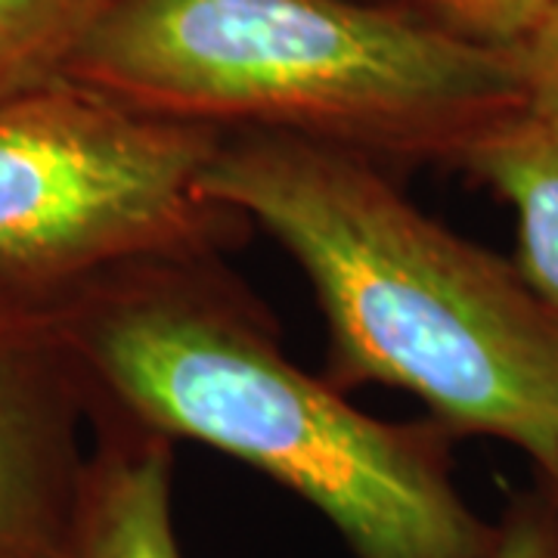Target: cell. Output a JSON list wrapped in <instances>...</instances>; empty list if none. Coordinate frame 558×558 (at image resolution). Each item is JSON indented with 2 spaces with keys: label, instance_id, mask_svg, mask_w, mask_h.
<instances>
[{
  "label": "cell",
  "instance_id": "cell-4",
  "mask_svg": "<svg viewBox=\"0 0 558 558\" xmlns=\"http://www.w3.org/2000/svg\"><path fill=\"white\" fill-rule=\"evenodd\" d=\"M220 131L134 112L62 78L0 102V282L53 295L121 264L240 248L205 196Z\"/></svg>",
  "mask_w": 558,
  "mask_h": 558
},
{
  "label": "cell",
  "instance_id": "cell-11",
  "mask_svg": "<svg viewBox=\"0 0 558 558\" xmlns=\"http://www.w3.org/2000/svg\"><path fill=\"white\" fill-rule=\"evenodd\" d=\"M527 106L558 116V0H546L534 32L515 50Z\"/></svg>",
  "mask_w": 558,
  "mask_h": 558
},
{
  "label": "cell",
  "instance_id": "cell-12",
  "mask_svg": "<svg viewBox=\"0 0 558 558\" xmlns=\"http://www.w3.org/2000/svg\"><path fill=\"white\" fill-rule=\"evenodd\" d=\"M537 484H539V490L553 499V506L558 509V462L553 465V469H546V472H537Z\"/></svg>",
  "mask_w": 558,
  "mask_h": 558
},
{
  "label": "cell",
  "instance_id": "cell-3",
  "mask_svg": "<svg viewBox=\"0 0 558 558\" xmlns=\"http://www.w3.org/2000/svg\"><path fill=\"white\" fill-rule=\"evenodd\" d=\"M65 78L220 134H286L388 171L453 168L527 106L515 50L407 0H112Z\"/></svg>",
  "mask_w": 558,
  "mask_h": 558
},
{
  "label": "cell",
  "instance_id": "cell-10",
  "mask_svg": "<svg viewBox=\"0 0 558 558\" xmlns=\"http://www.w3.org/2000/svg\"><path fill=\"white\" fill-rule=\"evenodd\" d=\"M497 527L494 558H558V509L539 484L512 497Z\"/></svg>",
  "mask_w": 558,
  "mask_h": 558
},
{
  "label": "cell",
  "instance_id": "cell-2",
  "mask_svg": "<svg viewBox=\"0 0 558 558\" xmlns=\"http://www.w3.org/2000/svg\"><path fill=\"white\" fill-rule=\"evenodd\" d=\"M202 190L299 264L341 391H407L453 438L556 465L558 323L515 260L425 215L379 161L311 140L223 134Z\"/></svg>",
  "mask_w": 558,
  "mask_h": 558
},
{
  "label": "cell",
  "instance_id": "cell-9",
  "mask_svg": "<svg viewBox=\"0 0 558 558\" xmlns=\"http://www.w3.org/2000/svg\"><path fill=\"white\" fill-rule=\"evenodd\" d=\"M462 38L519 50L534 32L546 0H407Z\"/></svg>",
  "mask_w": 558,
  "mask_h": 558
},
{
  "label": "cell",
  "instance_id": "cell-7",
  "mask_svg": "<svg viewBox=\"0 0 558 558\" xmlns=\"http://www.w3.org/2000/svg\"><path fill=\"white\" fill-rule=\"evenodd\" d=\"M512 208L515 267L558 323V116L521 106L453 165Z\"/></svg>",
  "mask_w": 558,
  "mask_h": 558
},
{
  "label": "cell",
  "instance_id": "cell-8",
  "mask_svg": "<svg viewBox=\"0 0 558 558\" xmlns=\"http://www.w3.org/2000/svg\"><path fill=\"white\" fill-rule=\"evenodd\" d=\"M112 0H0V102L65 78Z\"/></svg>",
  "mask_w": 558,
  "mask_h": 558
},
{
  "label": "cell",
  "instance_id": "cell-5",
  "mask_svg": "<svg viewBox=\"0 0 558 558\" xmlns=\"http://www.w3.org/2000/svg\"><path fill=\"white\" fill-rule=\"evenodd\" d=\"M90 395L44 295L0 282V558H65Z\"/></svg>",
  "mask_w": 558,
  "mask_h": 558
},
{
  "label": "cell",
  "instance_id": "cell-1",
  "mask_svg": "<svg viewBox=\"0 0 558 558\" xmlns=\"http://www.w3.org/2000/svg\"><path fill=\"white\" fill-rule=\"evenodd\" d=\"M44 299L90 416L258 469L317 509L354 558H494L499 527L459 490L457 438L428 416H369L301 369L220 252L131 260Z\"/></svg>",
  "mask_w": 558,
  "mask_h": 558
},
{
  "label": "cell",
  "instance_id": "cell-6",
  "mask_svg": "<svg viewBox=\"0 0 558 558\" xmlns=\"http://www.w3.org/2000/svg\"><path fill=\"white\" fill-rule=\"evenodd\" d=\"M65 558H186L174 519V440L90 416V450Z\"/></svg>",
  "mask_w": 558,
  "mask_h": 558
}]
</instances>
